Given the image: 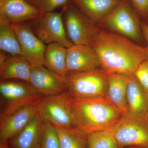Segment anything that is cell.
<instances>
[{
    "mask_svg": "<svg viewBox=\"0 0 148 148\" xmlns=\"http://www.w3.org/2000/svg\"><path fill=\"white\" fill-rule=\"evenodd\" d=\"M90 46L98 55L101 68L108 75L130 76L148 58L147 47L114 32L99 30Z\"/></svg>",
    "mask_w": 148,
    "mask_h": 148,
    "instance_id": "cell-1",
    "label": "cell"
},
{
    "mask_svg": "<svg viewBox=\"0 0 148 148\" xmlns=\"http://www.w3.org/2000/svg\"><path fill=\"white\" fill-rule=\"evenodd\" d=\"M70 103L77 129L86 136L110 130L122 115L106 98L77 99L70 96Z\"/></svg>",
    "mask_w": 148,
    "mask_h": 148,
    "instance_id": "cell-2",
    "label": "cell"
},
{
    "mask_svg": "<svg viewBox=\"0 0 148 148\" xmlns=\"http://www.w3.org/2000/svg\"><path fill=\"white\" fill-rule=\"evenodd\" d=\"M31 84L20 80L0 82V119L43 97Z\"/></svg>",
    "mask_w": 148,
    "mask_h": 148,
    "instance_id": "cell-3",
    "label": "cell"
},
{
    "mask_svg": "<svg viewBox=\"0 0 148 148\" xmlns=\"http://www.w3.org/2000/svg\"><path fill=\"white\" fill-rule=\"evenodd\" d=\"M67 90L77 99L106 98L108 75L101 68L69 73L66 77Z\"/></svg>",
    "mask_w": 148,
    "mask_h": 148,
    "instance_id": "cell-4",
    "label": "cell"
},
{
    "mask_svg": "<svg viewBox=\"0 0 148 148\" xmlns=\"http://www.w3.org/2000/svg\"><path fill=\"white\" fill-rule=\"evenodd\" d=\"M120 148L148 147V116L122 115L110 129Z\"/></svg>",
    "mask_w": 148,
    "mask_h": 148,
    "instance_id": "cell-5",
    "label": "cell"
},
{
    "mask_svg": "<svg viewBox=\"0 0 148 148\" xmlns=\"http://www.w3.org/2000/svg\"><path fill=\"white\" fill-rule=\"evenodd\" d=\"M99 24L136 41L141 40L143 36L138 13L129 0H121Z\"/></svg>",
    "mask_w": 148,
    "mask_h": 148,
    "instance_id": "cell-6",
    "label": "cell"
},
{
    "mask_svg": "<svg viewBox=\"0 0 148 148\" xmlns=\"http://www.w3.org/2000/svg\"><path fill=\"white\" fill-rule=\"evenodd\" d=\"M61 12L66 34L73 44L90 45L100 30L96 24L71 1Z\"/></svg>",
    "mask_w": 148,
    "mask_h": 148,
    "instance_id": "cell-7",
    "label": "cell"
},
{
    "mask_svg": "<svg viewBox=\"0 0 148 148\" xmlns=\"http://www.w3.org/2000/svg\"><path fill=\"white\" fill-rule=\"evenodd\" d=\"M68 90L41 99L39 112L43 119L68 130L77 129Z\"/></svg>",
    "mask_w": 148,
    "mask_h": 148,
    "instance_id": "cell-8",
    "label": "cell"
},
{
    "mask_svg": "<svg viewBox=\"0 0 148 148\" xmlns=\"http://www.w3.org/2000/svg\"><path fill=\"white\" fill-rule=\"evenodd\" d=\"M30 25L33 32L44 43H58L67 48L73 45L66 34L61 12L43 13L32 20Z\"/></svg>",
    "mask_w": 148,
    "mask_h": 148,
    "instance_id": "cell-9",
    "label": "cell"
},
{
    "mask_svg": "<svg viewBox=\"0 0 148 148\" xmlns=\"http://www.w3.org/2000/svg\"><path fill=\"white\" fill-rule=\"evenodd\" d=\"M13 26L20 45L21 55L32 67L45 66L46 46L33 32L30 24L22 23Z\"/></svg>",
    "mask_w": 148,
    "mask_h": 148,
    "instance_id": "cell-10",
    "label": "cell"
},
{
    "mask_svg": "<svg viewBox=\"0 0 148 148\" xmlns=\"http://www.w3.org/2000/svg\"><path fill=\"white\" fill-rule=\"evenodd\" d=\"M29 83L44 96L57 95L67 91L66 77L44 66L32 67Z\"/></svg>",
    "mask_w": 148,
    "mask_h": 148,
    "instance_id": "cell-11",
    "label": "cell"
},
{
    "mask_svg": "<svg viewBox=\"0 0 148 148\" xmlns=\"http://www.w3.org/2000/svg\"><path fill=\"white\" fill-rule=\"evenodd\" d=\"M41 99L0 119V142L8 141L29 124L39 112Z\"/></svg>",
    "mask_w": 148,
    "mask_h": 148,
    "instance_id": "cell-12",
    "label": "cell"
},
{
    "mask_svg": "<svg viewBox=\"0 0 148 148\" xmlns=\"http://www.w3.org/2000/svg\"><path fill=\"white\" fill-rule=\"evenodd\" d=\"M101 68L97 53L90 45H73L67 48V70L69 74Z\"/></svg>",
    "mask_w": 148,
    "mask_h": 148,
    "instance_id": "cell-13",
    "label": "cell"
},
{
    "mask_svg": "<svg viewBox=\"0 0 148 148\" xmlns=\"http://www.w3.org/2000/svg\"><path fill=\"white\" fill-rule=\"evenodd\" d=\"M43 13L27 0H0V16L13 25L34 20Z\"/></svg>",
    "mask_w": 148,
    "mask_h": 148,
    "instance_id": "cell-14",
    "label": "cell"
},
{
    "mask_svg": "<svg viewBox=\"0 0 148 148\" xmlns=\"http://www.w3.org/2000/svg\"><path fill=\"white\" fill-rule=\"evenodd\" d=\"M108 75L106 98L122 114L128 112L127 88L129 76L119 74Z\"/></svg>",
    "mask_w": 148,
    "mask_h": 148,
    "instance_id": "cell-15",
    "label": "cell"
},
{
    "mask_svg": "<svg viewBox=\"0 0 148 148\" xmlns=\"http://www.w3.org/2000/svg\"><path fill=\"white\" fill-rule=\"evenodd\" d=\"M32 68L22 55H8L0 65V80H20L29 82Z\"/></svg>",
    "mask_w": 148,
    "mask_h": 148,
    "instance_id": "cell-16",
    "label": "cell"
},
{
    "mask_svg": "<svg viewBox=\"0 0 148 148\" xmlns=\"http://www.w3.org/2000/svg\"><path fill=\"white\" fill-rule=\"evenodd\" d=\"M121 0H71L94 24H100Z\"/></svg>",
    "mask_w": 148,
    "mask_h": 148,
    "instance_id": "cell-17",
    "label": "cell"
},
{
    "mask_svg": "<svg viewBox=\"0 0 148 148\" xmlns=\"http://www.w3.org/2000/svg\"><path fill=\"white\" fill-rule=\"evenodd\" d=\"M43 119L39 112L24 129L9 140L11 148H38Z\"/></svg>",
    "mask_w": 148,
    "mask_h": 148,
    "instance_id": "cell-18",
    "label": "cell"
},
{
    "mask_svg": "<svg viewBox=\"0 0 148 148\" xmlns=\"http://www.w3.org/2000/svg\"><path fill=\"white\" fill-rule=\"evenodd\" d=\"M127 101L128 112L148 116V94L134 74L128 77Z\"/></svg>",
    "mask_w": 148,
    "mask_h": 148,
    "instance_id": "cell-19",
    "label": "cell"
},
{
    "mask_svg": "<svg viewBox=\"0 0 148 148\" xmlns=\"http://www.w3.org/2000/svg\"><path fill=\"white\" fill-rule=\"evenodd\" d=\"M67 48L58 43L48 45L45 53V66L48 69L66 77Z\"/></svg>",
    "mask_w": 148,
    "mask_h": 148,
    "instance_id": "cell-20",
    "label": "cell"
},
{
    "mask_svg": "<svg viewBox=\"0 0 148 148\" xmlns=\"http://www.w3.org/2000/svg\"><path fill=\"white\" fill-rule=\"evenodd\" d=\"M1 51L12 56L21 55V48L13 24L0 16Z\"/></svg>",
    "mask_w": 148,
    "mask_h": 148,
    "instance_id": "cell-21",
    "label": "cell"
},
{
    "mask_svg": "<svg viewBox=\"0 0 148 148\" xmlns=\"http://www.w3.org/2000/svg\"><path fill=\"white\" fill-rule=\"evenodd\" d=\"M53 124L59 136L60 148H87V136L78 130H68Z\"/></svg>",
    "mask_w": 148,
    "mask_h": 148,
    "instance_id": "cell-22",
    "label": "cell"
},
{
    "mask_svg": "<svg viewBox=\"0 0 148 148\" xmlns=\"http://www.w3.org/2000/svg\"><path fill=\"white\" fill-rule=\"evenodd\" d=\"M87 148H120L110 130H100L87 136Z\"/></svg>",
    "mask_w": 148,
    "mask_h": 148,
    "instance_id": "cell-23",
    "label": "cell"
},
{
    "mask_svg": "<svg viewBox=\"0 0 148 148\" xmlns=\"http://www.w3.org/2000/svg\"><path fill=\"white\" fill-rule=\"evenodd\" d=\"M40 148H60L57 130L53 123L43 120L40 142Z\"/></svg>",
    "mask_w": 148,
    "mask_h": 148,
    "instance_id": "cell-24",
    "label": "cell"
},
{
    "mask_svg": "<svg viewBox=\"0 0 148 148\" xmlns=\"http://www.w3.org/2000/svg\"><path fill=\"white\" fill-rule=\"evenodd\" d=\"M33 6L43 13L53 12L67 5L71 0H27Z\"/></svg>",
    "mask_w": 148,
    "mask_h": 148,
    "instance_id": "cell-25",
    "label": "cell"
},
{
    "mask_svg": "<svg viewBox=\"0 0 148 148\" xmlns=\"http://www.w3.org/2000/svg\"><path fill=\"white\" fill-rule=\"evenodd\" d=\"M134 75L148 94V58L139 65Z\"/></svg>",
    "mask_w": 148,
    "mask_h": 148,
    "instance_id": "cell-26",
    "label": "cell"
},
{
    "mask_svg": "<svg viewBox=\"0 0 148 148\" xmlns=\"http://www.w3.org/2000/svg\"><path fill=\"white\" fill-rule=\"evenodd\" d=\"M138 14L148 20V0H129Z\"/></svg>",
    "mask_w": 148,
    "mask_h": 148,
    "instance_id": "cell-27",
    "label": "cell"
},
{
    "mask_svg": "<svg viewBox=\"0 0 148 148\" xmlns=\"http://www.w3.org/2000/svg\"><path fill=\"white\" fill-rule=\"evenodd\" d=\"M141 30H142V34L144 36L146 42H147V49L148 53V25L145 23H142L141 24Z\"/></svg>",
    "mask_w": 148,
    "mask_h": 148,
    "instance_id": "cell-28",
    "label": "cell"
},
{
    "mask_svg": "<svg viewBox=\"0 0 148 148\" xmlns=\"http://www.w3.org/2000/svg\"><path fill=\"white\" fill-rule=\"evenodd\" d=\"M0 148H11L8 141L0 142Z\"/></svg>",
    "mask_w": 148,
    "mask_h": 148,
    "instance_id": "cell-29",
    "label": "cell"
},
{
    "mask_svg": "<svg viewBox=\"0 0 148 148\" xmlns=\"http://www.w3.org/2000/svg\"><path fill=\"white\" fill-rule=\"evenodd\" d=\"M134 148H148V147H134Z\"/></svg>",
    "mask_w": 148,
    "mask_h": 148,
    "instance_id": "cell-30",
    "label": "cell"
},
{
    "mask_svg": "<svg viewBox=\"0 0 148 148\" xmlns=\"http://www.w3.org/2000/svg\"><path fill=\"white\" fill-rule=\"evenodd\" d=\"M38 148H40V147L39 146V147H38Z\"/></svg>",
    "mask_w": 148,
    "mask_h": 148,
    "instance_id": "cell-31",
    "label": "cell"
},
{
    "mask_svg": "<svg viewBox=\"0 0 148 148\" xmlns=\"http://www.w3.org/2000/svg\"></svg>",
    "mask_w": 148,
    "mask_h": 148,
    "instance_id": "cell-32",
    "label": "cell"
}]
</instances>
